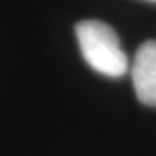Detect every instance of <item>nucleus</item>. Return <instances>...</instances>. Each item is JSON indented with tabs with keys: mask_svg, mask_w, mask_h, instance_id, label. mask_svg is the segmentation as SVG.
<instances>
[{
	"mask_svg": "<svg viewBox=\"0 0 156 156\" xmlns=\"http://www.w3.org/2000/svg\"><path fill=\"white\" fill-rule=\"evenodd\" d=\"M78 46L88 66L97 73L118 78L127 72L129 62L116 32L97 19H86L75 27Z\"/></svg>",
	"mask_w": 156,
	"mask_h": 156,
	"instance_id": "obj_1",
	"label": "nucleus"
},
{
	"mask_svg": "<svg viewBox=\"0 0 156 156\" xmlns=\"http://www.w3.org/2000/svg\"><path fill=\"white\" fill-rule=\"evenodd\" d=\"M151 2H156V0H151Z\"/></svg>",
	"mask_w": 156,
	"mask_h": 156,
	"instance_id": "obj_3",
	"label": "nucleus"
},
{
	"mask_svg": "<svg viewBox=\"0 0 156 156\" xmlns=\"http://www.w3.org/2000/svg\"><path fill=\"white\" fill-rule=\"evenodd\" d=\"M132 83L137 99L147 107H156V41H144L132 62Z\"/></svg>",
	"mask_w": 156,
	"mask_h": 156,
	"instance_id": "obj_2",
	"label": "nucleus"
}]
</instances>
